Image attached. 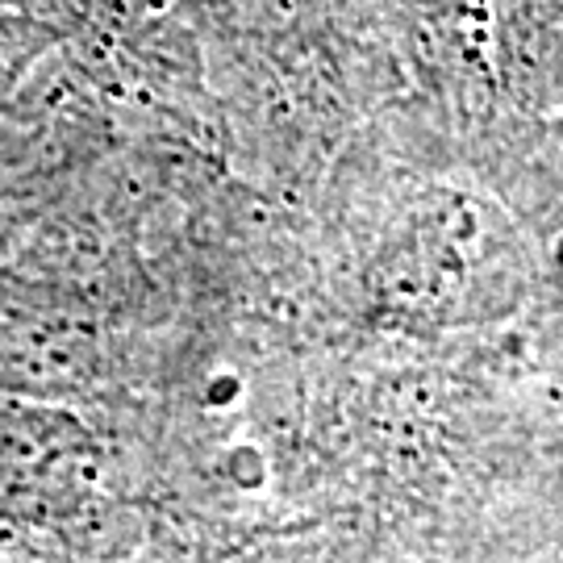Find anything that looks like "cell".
<instances>
[{"label":"cell","instance_id":"cell-1","mask_svg":"<svg viewBox=\"0 0 563 563\" xmlns=\"http://www.w3.org/2000/svg\"><path fill=\"white\" fill-rule=\"evenodd\" d=\"M413 4H422L426 13H434V18H446V21H455V25H463V21H472V18H484L493 0H413Z\"/></svg>","mask_w":563,"mask_h":563}]
</instances>
